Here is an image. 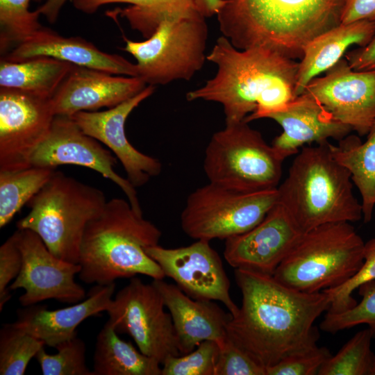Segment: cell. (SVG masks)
<instances>
[{"mask_svg": "<svg viewBox=\"0 0 375 375\" xmlns=\"http://www.w3.org/2000/svg\"><path fill=\"white\" fill-rule=\"evenodd\" d=\"M242 294L227 335L265 368L317 345L315 320L330 307L328 294L289 288L273 276L235 269Z\"/></svg>", "mask_w": 375, "mask_h": 375, "instance_id": "1", "label": "cell"}, {"mask_svg": "<svg viewBox=\"0 0 375 375\" xmlns=\"http://www.w3.org/2000/svg\"><path fill=\"white\" fill-rule=\"evenodd\" d=\"M207 60L216 65V74L188 92L186 99L222 104L225 123L267 118L297 97L299 62L270 49H238L222 35Z\"/></svg>", "mask_w": 375, "mask_h": 375, "instance_id": "2", "label": "cell"}, {"mask_svg": "<svg viewBox=\"0 0 375 375\" xmlns=\"http://www.w3.org/2000/svg\"><path fill=\"white\" fill-rule=\"evenodd\" d=\"M222 35L238 49L262 47L301 59L314 38L340 25L345 0H224Z\"/></svg>", "mask_w": 375, "mask_h": 375, "instance_id": "3", "label": "cell"}, {"mask_svg": "<svg viewBox=\"0 0 375 375\" xmlns=\"http://www.w3.org/2000/svg\"><path fill=\"white\" fill-rule=\"evenodd\" d=\"M161 235L128 200H109L85 228L80 248L79 278L87 284L101 285L138 274L163 279L162 269L145 251L159 244Z\"/></svg>", "mask_w": 375, "mask_h": 375, "instance_id": "4", "label": "cell"}, {"mask_svg": "<svg viewBox=\"0 0 375 375\" xmlns=\"http://www.w3.org/2000/svg\"><path fill=\"white\" fill-rule=\"evenodd\" d=\"M330 142L303 147L278 187V202L304 232L362 217L350 172L333 157Z\"/></svg>", "mask_w": 375, "mask_h": 375, "instance_id": "5", "label": "cell"}, {"mask_svg": "<svg viewBox=\"0 0 375 375\" xmlns=\"http://www.w3.org/2000/svg\"><path fill=\"white\" fill-rule=\"evenodd\" d=\"M106 202L101 190L55 170L28 202L30 210L17 227L37 233L58 258L78 263L85 228Z\"/></svg>", "mask_w": 375, "mask_h": 375, "instance_id": "6", "label": "cell"}, {"mask_svg": "<svg viewBox=\"0 0 375 375\" xmlns=\"http://www.w3.org/2000/svg\"><path fill=\"white\" fill-rule=\"evenodd\" d=\"M365 244L349 222L321 225L303 234L273 276L308 293L336 288L362 267Z\"/></svg>", "mask_w": 375, "mask_h": 375, "instance_id": "7", "label": "cell"}, {"mask_svg": "<svg viewBox=\"0 0 375 375\" xmlns=\"http://www.w3.org/2000/svg\"><path fill=\"white\" fill-rule=\"evenodd\" d=\"M248 124L226 123L212 135L203 159L206 177L209 183L238 192L276 189L286 157Z\"/></svg>", "mask_w": 375, "mask_h": 375, "instance_id": "8", "label": "cell"}, {"mask_svg": "<svg viewBox=\"0 0 375 375\" xmlns=\"http://www.w3.org/2000/svg\"><path fill=\"white\" fill-rule=\"evenodd\" d=\"M208 28L200 14L163 22L146 40L124 38V49L136 60L138 77L147 85L190 81L204 65Z\"/></svg>", "mask_w": 375, "mask_h": 375, "instance_id": "9", "label": "cell"}, {"mask_svg": "<svg viewBox=\"0 0 375 375\" xmlns=\"http://www.w3.org/2000/svg\"><path fill=\"white\" fill-rule=\"evenodd\" d=\"M277 188L243 192L208 183L188 197L181 214V228L197 240H226L244 233L277 203Z\"/></svg>", "mask_w": 375, "mask_h": 375, "instance_id": "10", "label": "cell"}, {"mask_svg": "<svg viewBox=\"0 0 375 375\" xmlns=\"http://www.w3.org/2000/svg\"><path fill=\"white\" fill-rule=\"evenodd\" d=\"M162 297L153 285L134 276L112 299L108 322L119 333H126L144 354L162 364L181 355L169 312L165 311Z\"/></svg>", "mask_w": 375, "mask_h": 375, "instance_id": "11", "label": "cell"}, {"mask_svg": "<svg viewBox=\"0 0 375 375\" xmlns=\"http://www.w3.org/2000/svg\"><path fill=\"white\" fill-rule=\"evenodd\" d=\"M18 244L22 253V267L9 290L23 289L19 297L22 306L54 299L74 304L86 297L84 288L75 281L81 271L79 263L69 262L53 255L42 240L28 229H17Z\"/></svg>", "mask_w": 375, "mask_h": 375, "instance_id": "12", "label": "cell"}, {"mask_svg": "<svg viewBox=\"0 0 375 375\" xmlns=\"http://www.w3.org/2000/svg\"><path fill=\"white\" fill-rule=\"evenodd\" d=\"M55 117L51 99L0 88V170L31 167V156Z\"/></svg>", "mask_w": 375, "mask_h": 375, "instance_id": "13", "label": "cell"}, {"mask_svg": "<svg viewBox=\"0 0 375 375\" xmlns=\"http://www.w3.org/2000/svg\"><path fill=\"white\" fill-rule=\"evenodd\" d=\"M146 253L186 294L194 299L218 301L231 316L239 307L230 294V281L221 258L210 241L197 240L185 247L165 248L159 244L146 248Z\"/></svg>", "mask_w": 375, "mask_h": 375, "instance_id": "14", "label": "cell"}, {"mask_svg": "<svg viewBox=\"0 0 375 375\" xmlns=\"http://www.w3.org/2000/svg\"><path fill=\"white\" fill-rule=\"evenodd\" d=\"M117 157L98 140L84 133L69 116L56 115L50 131L31 156V166L56 169L78 165L99 172L115 183L132 208L142 213L135 188L115 170Z\"/></svg>", "mask_w": 375, "mask_h": 375, "instance_id": "15", "label": "cell"}, {"mask_svg": "<svg viewBox=\"0 0 375 375\" xmlns=\"http://www.w3.org/2000/svg\"><path fill=\"white\" fill-rule=\"evenodd\" d=\"M324 73L312 78L303 92L359 135H367L375 122V70L356 71L342 58Z\"/></svg>", "mask_w": 375, "mask_h": 375, "instance_id": "16", "label": "cell"}, {"mask_svg": "<svg viewBox=\"0 0 375 375\" xmlns=\"http://www.w3.org/2000/svg\"><path fill=\"white\" fill-rule=\"evenodd\" d=\"M303 233L277 201L251 229L225 240L224 257L235 269L273 276Z\"/></svg>", "mask_w": 375, "mask_h": 375, "instance_id": "17", "label": "cell"}, {"mask_svg": "<svg viewBox=\"0 0 375 375\" xmlns=\"http://www.w3.org/2000/svg\"><path fill=\"white\" fill-rule=\"evenodd\" d=\"M155 91L147 85L135 96L103 111H80L69 116L86 135L106 145L122 165L127 179L136 188L162 171L160 160L135 148L128 140L125 123L131 112Z\"/></svg>", "mask_w": 375, "mask_h": 375, "instance_id": "18", "label": "cell"}, {"mask_svg": "<svg viewBox=\"0 0 375 375\" xmlns=\"http://www.w3.org/2000/svg\"><path fill=\"white\" fill-rule=\"evenodd\" d=\"M147 84L124 76L74 65L51 99L56 115L113 108L135 96Z\"/></svg>", "mask_w": 375, "mask_h": 375, "instance_id": "19", "label": "cell"}, {"mask_svg": "<svg viewBox=\"0 0 375 375\" xmlns=\"http://www.w3.org/2000/svg\"><path fill=\"white\" fill-rule=\"evenodd\" d=\"M47 56L116 75L138 77L136 64L99 49L80 37H65L42 26L13 47L3 59L12 62Z\"/></svg>", "mask_w": 375, "mask_h": 375, "instance_id": "20", "label": "cell"}, {"mask_svg": "<svg viewBox=\"0 0 375 375\" xmlns=\"http://www.w3.org/2000/svg\"><path fill=\"white\" fill-rule=\"evenodd\" d=\"M172 317L181 354L193 351L201 342L215 341L219 344L227 336L231 313L212 301L194 299L176 285L163 279H153Z\"/></svg>", "mask_w": 375, "mask_h": 375, "instance_id": "21", "label": "cell"}, {"mask_svg": "<svg viewBox=\"0 0 375 375\" xmlns=\"http://www.w3.org/2000/svg\"><path fill=\"white\" fill-rule=\"evenodd\" d=\"M115 283L96 285L81 301L65 308L49 310L45 305H32L17 310L15 327L56 348L77 335L76 328L87 318L107 311L112 300Z\"/></svg>", "mask_w": 375, "mask_h": 375, "instance_id": "22", "label": "cell"}, {"mask_svg": "<svg viewBox=\"0 0 375 375\" xmlns=\"http://www.w3.org/2000/svg\"><path fill=\"white\" fill-rule=\"evenodd\" d=\"M267 118L282 128L272 145L286 158L297 154L306 144H321L331 138L340 140L352 131L306 92L297 96L285 109L271 113Z\"/></svg>", "mask_w": 375, "mask_h": 375, "instance_id": "23", "label": "cell"}, {"mask_svg": "<svg viewBox=\"0 0 375 375\" xmlns=\"http://www.w3.org/2000/svg\"><path fill=\"white\" fill-rule=\"evenodd\" d=\"M374 35L375 22L358 21L340 24L314 38L304 47L299 62L296 96L303 92L312 78L344 58L349 47L365 46Z\"/></svg>", "mask_w": 375, "mask_h": 375, "instance_id": "24", "label": "cell"}, {"mask_svg": "<svg viewBox=\"0 0 375 375\" xmlns=\"http://www.w3.org/2000/svg\"><path fill=\"white\" fill-rule=\"evenodd\" d=\"M74 8L84 13L92 14L101 6L124 3L131 4L123 9L108 12L109 16L119 15L131 27L144 38H149L165 21L196 16L194 0H72Z\"/></svg>", "mask_w": 375, "mask_h": 375, "instance_id": "25", "label": "cell"}, {"mask_svg": "<svg viewBox=\"0 0 375 375\" xmlns=\"http://www.w3.org/2000/svg\"><path fill=\"white\" fill-rule=\"evenodd\" d=\"M73 65L47 56L19 62L1 58L0 88L15 89L51 99Z\"/></svg>", "mask_w": 375, "mask_h": 375, "instance_id": "26", "label": "cell"}, {"mask_svg": "<svg viewBox=\"0 0 375 375\" xmlns=\"http://www.w3.org/2000/svg\"><path fill=\"white\" fill-rule=\"evenodd\" d=\"M94 375H161L162 366L122 340L107 321L99 333L94 353Z\"/></svg>", "mask_w": 375, "mask_h": 375, "instance_id": "27", "label": "cell"}, {"mask_svg": "<svg viewBox=\"0 0 375 375\" xmlns=\"http://www.w3.org/2000/svg\"><path fill=\"white\" fill-rule=\"evenodd\" d=\"M329 145L335 160L350 172L361 196L364 222H369L375 206V122L365 142L348 135L338 144Z\"/></svg>", "mask_w": 375, "mask_h": 375, "instance_id": "28", "label": "cell"}, {"mask_svg": "<svg viewBox=\"0 0 375 375\" xmlns=\"http://www.w3.org/2000/svg\"><path fill=\"white\" fill-rule=\"evenodd\" d=\"M56 169L31 166L18 170H0V228L49 181Z\"/></svg>", "mask_w": 375, "mask_h": 375, "instance_id": "29", "label": "cell"}, {"mask_svg": "<svg viewBox=\"0 0 375 375\" xmlns=\"http://www.w3.org/2000/svg\"><path fill=\"white\" fill-rule=\"evenodd\" d=\"M374 337L369 328L356 333L324 363L318 375H369L375 357L371 349Z\"/></svg>", "mask_w": 375, "mask_h": 375, "instance_id": "30", "label": "cell"}, {"mask_svg": "<svg viewBox=\"0 0 375 375\" xmlns=\"http://www.w3.org/2000/svg\"><path fill=\"white\" fill-rule=\"evenodd\" d=\"M44 342L29 333L4 324L0 331V374L23 375Z\"/></svg>", "mask_w": 375, "mask_h": 375, "instance_id": "31", "label": "cell"}, {"mask_svg": "<svg viewBox=\"0 0 375 375\" xmlns=\"http://www.w3.org/2000/svg\"><path fill=\"white\" fill-rule=\"evenodd\" d=\"M31 0H0V49L5 53L42 26L40 13L28 10Z\"/></svg>", "mask_w": 375, "mask_h": 375, "instance_id": "32", "label": "cell"}, {"mask_svg": "<svg viewBox=\"0 0 375 375\" xmlns=\"http://www.w3.org/2000/svg\"><path fill=\"white\" fill-rule=\"evenodd\" d=\"M54 354L47 353L42 348L36 354L44 375H94L86 365V347L77 335L58 344Z\"/></svg>", "mask_w": 375, "mask_h": 375, "instance_id": "33", "label": "cell"}, {"mask_svg": "<svg viewBox=\"0 0 375 375\" xmlns=\"http://www.w3.org/2000/svg\"><path fill=\"white\" fill-rule=\"evenodd\" d=\"M358 292L362 299L353 308L340 312L326 311L320 328L325 332L335 333L340 331L365 324L375 337V280L361 284Z\"/></svg>", "mask_w": 375, "mask_h": 375, "instance_id": "34", "label": "cell"}, {"mask_svg": "<svg viewBox=\"0 0 375 375\" xmlns=\"http://www.w3.org/2000/svg\"><path fill=\"white\" fill-rule=\"evenodd\" d=\"M218 355L216 342L203 341L188 353L167 358L161 375H214Z\"/></svg>", "mask_w": 375, "mask_h": 375, "instance_id": "35", "label": "cell"}, {"mask_svg": "<svg viewBox=\"0 0 375 375\" xmlns=\"http://www.w3.org/2000/svg\"><path fill=\"white\" fill-rule=\"evenodd\" d=\"M375 280V238L365 244L364 262L359 271L350 279L334 288L323 290L330 299V312H340L355 306L357 303L353 292L361 284Z\"/></svg>", "mask_w": 375, "mask_h": 375, "instance_id": "36", "label": "cell"}, {"mask_svg": "<svg viewBox=\"0 0 375 375\" xmlns=\"http://www.w3.org/2000/svg\"><path fill=\"white\" fill-rule=\"evenodd\" d=\"M218 346L214 375H266V368L228 335Z\"/></svg>", "mask_w": 375, "mask_h": 375, "instance_id": "37", "label": "cell"}, {"mask_svg": "<svg viewBox=\"0 0 375 375\" xmlns=\"http://www.w3.org/2000/svg\"><path fill=\"white\" fill-rule=\"evenodd\" d=\"M329 350L317 345L285 357L266 368V375H315L331 357Z\"/></svg>", "mask_w": 375, "mask_h": 375, "instance_id": "38", "label": "cell"}, {"mask_svg": "<svg viewBox=\"0 0 375 375\" xmlns=\"http://www.w3.org/2000/svg\"><path fill=\"white\" fill-rule=\"evenodd\" d=\"M22 261V253L15 231L0 247V311L10 299L8 287L20 273Z\"/></svg>", "mask_w": 375, "mask_h": 375, "instance_id": "39", "label": "cell"}, {"mask_svg": "<svg viewBox=\"0 0 375 375\" xmlns=\"http://www.w3.org/2000/svg\"><path fill=\"white\" fill-rule=\"evenodd\" d=\"M358 21L375 22V0H345L341 24Z\"/></svg>", "mask_w": 375, "mask_h": 375, "instance_id": "40", "label": "cell"}, {"mask_svg": "<svg viewBox=\"0 0 375 375\" xmlns=\"http://www.w3.org/2000/svg\"><path fill=\"white\" fill-rule=\"evenodd\" d=\"M344 58L356 71L375 70V35L365 46L347 51Z\"/></svg>", "mask_w": 375, "mask_h": 375, "instance_id": "41", "label": "cell"}, {"mask_svg": "<svg viewBox=\"0 0 375 375\" xmlns=\"http://www.w3.org/2000/svg\"><path fill=\"white\" fill-rule=\"evenodd\" d=\"M40 2L43 1V3L37 10L41 15H43L50 23H55L60 15L63 6L68 0H34Z\"/></svg>", "mask_w": 375, "mask_h": 375, "instance_id": "42", "label": "cell"}, {"mask_svg": "<svg viewBox=\"0 0 375 375\" xmlns=\"http://www.w3.org/2000/svg\"><path fill=\"white\" fill-rule=\"evenodd\" d=\"M197 12L205 18L217 15L225 3L224 0H194Z\"/></svg>", "mask_w": 375, "mask_h": 375, "instance_id": "43", "label": "cell"}, {"mask_svg": "<svg viewBox=\"0 0 375 375\" xmlns=\"http://www.w3.org/2000/svg\"><path fill=\"white\" fill-rule=\"evenodd\" d=\"M369 375H375V357H374V362H373V364H372V369H371Z\"/></svg>", "mask_w": 375, "mask_h": 375, "instance_id": "44", "label": "cell"}]
</instances>
